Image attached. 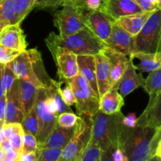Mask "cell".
<instances>
[{"mask_svg":"<svg viewBox=\"0 0 161 161\" xmlns=\"http://www.w3.org/2000/svg\"><path fill=\"white\" fill-rule=\"evenodd\" d=\"M119 149L129 161H148L154 156H161V127H126Z\"/></svg>","mask_w":161,"mask_h":161,"instance_id":"6da1fadb","label":"cell"},{"mask_svg":"<svg viewBox=\"0 0 161 161\" xmlns=\"http://www.w3.org/2000/svg\"><path fill=\"white\" fill-rule=\"evenodd\" d=\"M49 50L65 49L76 55H94L102 52L108 46L94 36L86 27L69 36H62L51 32L45 39Z\"/></svg>","mask_w":161,"mask_h":161,"instance_id":"7a4b0ae2","label":"cell"},{"mask_svg":"<svg viewBox=\"0 0 161 161\" xmlns=\"http://www.w3.org/2000/svg\"><path fill=\"white\" fill-rule=\"evenodd\" d=\"M91 117V138L100 146L102 150L119 149L121 137L126 126L123 124L124 116L121 112L105 114L100 110Z\"/></svg>","mask_w":161,"mask_h":161,"instance_id":"3957f363","label":"cell"},{"mask_svg":"<svg viewBox=\"0 0 161 161\" xmlns=\"http://www.w3.org/2000/svg\"><path fill=\"white\" fill-rule=\"evenodd\" d=\"M9 65L18 80L30 82L38 88L46 87L51 80L45 72L41 53L36 49L20 52Z\"/></svg>","mask_w":161,"mask_h":161,"instance_id":"277c9868","label":"cell"},{"mask_svg":"<svg viewBox=\"0 0 161 161\" xmlns=\"http://www.w3.org/2000/svg\"><path fill=\"white\" fill-rule=\"evenodd\" d=\"M161 9L152 13L141 31L134 37L135 52L155 53L160 52Z\"/></svg>","mask_w":161,"mask_h":161,"instance_id":"5b68a950","label":"cell"},{"mask_svg":"<svg viewBox=\"0 0 161 161\" xmlns=\"http://www.w3.org/2000/svg\"><path fill=\"white\" fill-rule=\"evenodd\" d=\"M64 81L70 85L73 91L77 116H92L98 111L100 98L80 74L70 80Z\"/></svg>","mask_w":161,"mask_h":161,"instance_id":"8992f818","label":"cell"},{"mask_svg":"<svg viewBox=\"0 0 161 161\" xmlns=\"http://www.w3.org/2000/svg\"><path fill=\"white\" fill-rule=\"evenodd\" d=\"M91 117L80 116L78 117L73 137L62 149L58 161H78L80 154L91 138Z\"/></svg>","mask_w":161,"mask_h":161,"instance_id":"52a82bcc","label":"cell"},{"mask_svg":"<svg viewBox=\"0 0 161 161\" xmlns=\"http://www.w3.org/2000/svg\"><path fill=\"white\" fill-rule=\"evenodd\" d=\"M46 97H47L46 87L39 88L34 104L38 119V133L36 135L38 147L46 141L51 130L57 124L58 116L48 109L46 105Z\"/></svg>","mask_w":161,"mask_h":161,"instance_id":"ba28073f","label":"cell"},{"mask_svg":"<svg viewBox=\"0 0 161 161\" xmlns=\"http://www.w3.org/2000/svg\"><path fill=\"white\" fill-rule=\"evenodd\" d=\"M83 14L72 5H63L62 9L55 13L53 20L54 25L59 30L60 36H69L84 28Z\"/></svg>","mask_w":161,"mask_h":161,"instance_id":"9c48e42d","label":"cell"},{"mask_svg":"<svg viewBox=\"0 0 161 161\" xmlns=\"http://www.w3.org/2000/svg\"><path fill=\"white\" fill-rule=\"evenodd\" d=\"M83 22L94 36L108 46L113 20L101 10L89 11L83 14Z\"/></svg>","mask_w":161,"mask_h":161,"instance_id":"30bf717a","label":"cell"},{"mask_svg":"<svg viewBox=\"0 0 161 161\" xmlns=\"http://www.w3.org/2000/svg\"><path fill=\"white\" fill-rule=\"evenodd\" d=\"M50 51L56 63L60 81L70 80L79 75L76 54L61 48L53 49Z\"/></svg>","mask_w":161,"mask_h":161,"instance_id":"8fae6325","label":"cell"},{"mask_svg":"<svg viewBox=\"0 0 161 161\" xmlns=\"http://www.w3.org/2000/svg\"><path fill=\"white\" fill-rule=\"evenodd\" d=\"M6 113H5L4 122L19 123L23 119L24 113L23 105L19 93V80L17 79L13 84L12 87L6 93Z\"/></svg>","mask_w":161,"mask_h":161,"instance_id":"7c38bea8","label":"cell"},{"mask_svg":"<svg viewBox=\"0 0 161 161\" xmlns=\"http://www.w3.org/2000/svg\"><path fill=\"white\" fill-rule=\"evenodd\" d=\"M100 10L113 21L121 17L143 12L133 0H104Z\"/></svg>","mask_w":161,"mask_h":161,"instance_id":"4fadbf2b","label":"cell"},{"mask_svg":"<svg viewBox=\"0 0 161 161\" xmlns=\"http://www.w3.org/2000/svg\"><path fill=\"white\" fill-rule=\"evenodd\" d=\"M0 45L22 52L27 50L28 42L20 24L9 25L0 32Z\"/></svg>","mask_w":161,"mask_h":161,"instance_id":"5bb4252c","label":"cell"},{"mask_svg":"<svg viewBox=\"0 0 161 161\" xmlns=\"http://www.w3.org/2000/svg\"><path fill=\"white\" fill-rule=\"evenodd\" d=\"M102 51L106 55L108 60L111 88H117L118 83L129 64V58L108 47L104 49Z\"/></svg>","mask_w":161,"mask_h":161,"instance_id":"9a60e30c","label":"cell"},{"mask_svg":"<svg viewBox=\"0 0 161 161\" xmlns=\"http://www.w3.org/2000/svg\"><path fill=\"white\" fill-rule=\"evenodd\" d=\"M136 126L153 128L161 127V94L149 96L147 107L137 119Z\"/></svg>","mask_w":161,"mask_h":161,"instance_id":"2e32d148","label":"cell"},{"mask_svg":"<svg viewBox=\"0 0 161 161\" xmlns=\"http://www.w3.org/2000/svg\"><path fill=\"white\" fill-rule=\"evenodd\" d=\"M108 47L126 56H129L130 53L135 52L134 36H130L113 22Z\"/></svg>","mask_w":161,"mask_h":161,"instance_id":"e0dca14e","label":"cell"},{"mask_svg":"<svg viewBox=\"0 0 161 161\" xmlns=\"http://www.w3.org/2000/svg\"><path fill=\"white\" fill-rule=\"evenodd\" d=\"M145 83V79L141 73H136L133 61L129 58V64L127 65L125 72L121 77L117 85V89L123 97H125L135 90L140 86H143Z\"/></svg>","mask_w":161,"mask_h":161,"instance_id":"ac0fdd59","label":"cell"},{"mask_svg":"<svg viewBox=\"0 0 161 161\" xmlns=\"http://www.w3.org/2000/svg\"><path fill=\"white\" fill-rule=\"evenodd\" d=\"M95 58L96 80L99 98L103 96L111 88L110 82V69L108 60L103 51L94 55Z\"/></svg>","mask_w":161,"mask_h":161,"instance_id":"d6986e66","label":"cell"},{"mask_svg":"<svg viewBox=\"0 0 161 161\" xmlns=\"http://www.w3.org/2000/svg\"><path fill=\"white\" fill-rule=\"evenodd\" d=\"M152 13L153 12H142L131 14V15L124 16V17L116 19L113 22L119 28L129 33L130 36L135 37L141 31Z\"/></svg>","mask_w":161,"mask_h":161,"instance_id":"ffe728a7","label":"cell"},{"mask_svg":"<svg viewBox=\"0 0 161 161\" xmlns=\"http://www.w3.org/2000/svg\"><path fill=\"white\" fill-rule=\"evenodd\" d=\"M79 74L86 80L99 97L96 80L95 58L93 55H77Z\"/></svg>","mask_w":161,"mask_h":161,"instance_id":"44dd1931","label":"cell"},{"mask_svg":"<svg viewBox=\"0 0 161 161\" xmlns=\"http://www.w3.org/2000/svg\"><path fill=\"white\" fill-rule=\"evenodd\" d=\"M75 130V127L71 128H64L58 126H54L46 141L39 146L40 148H59L63 149L73 137Z\"/></svg>","mask_w":161,"mask_h":161,"instance_id":"7402d4cb","label":"cell"},{"mask_svg":"<svg viewBox=\"0 0 161 161\" xmlns=\"http://www.w3.org/2000/svg\"><path fill=\"white\" fill-rule=\"evenodd\" d=\"M129 58L138 60V64L133 63V64L135 69L141 72H151L160 69L161 52L155 53L133 52L129 55Z\"/></svg>","mask_w":161,"mask_h":161,"instance_id":"603a6c76","label":"cell"},{"mask_svg":"<svg viewBox=\"0 0 161 161\" xmlns=\"http://www.w3.org/2000/svg\"><path fill=\"white\" fill-rule=\"evenodd\" d=\"M124 99L116 87L108 90L99 100V110L105 114H114L121 112Z\"/></svg>","mask_w":161,"mask_h":161,"instance_id":"cb8c5ba5","label":"cell"},{"mask_svg":"<svg viewBox=\"0 0 161 161\" xmlns=\"http://www.w3.org/2000/svg\"><path fill=\"white\" fill-rule=\"evenodd\" d=\"M3 127L5 136L13 149L20 153L23 148V136L25 134L21 124L19 123H4Z\"/></svg>","mask_w":161,"mask_h":161,"instance_id":"d4e9b609","label":"cell"},{"mask_svg":"<svg viewBox=\"0 0 161 161\" xmlns=\"http://www.w3.org/2000/svg\"><path fill=\"white\" fill-rule=\"evenodd\" d=\"M38 89L37 86L30 82L19 80V93L25 114L34 106Z\"/></svg>","mask_w":161,"mask_h":161,"instance_id":"484cf974","label":"cell"},{"mask_svg":"<svg viewBox=\"0 0 161 161\" xmlns=\"http://www.w3.org/2000/svg\"><path fill=\"white\" fill-rule=\"evenodd\" d=\"M149 96L157 95L161 94V69L153 71L149 76L145 80L142 86Z\"/></svg>","mask_w":161,"mask_h":161,"instance_id":"4316f807","label":"cell"},{"mask_svg":"<svg viewBox=\"0 0 161 161\" xmlns=\"http://www.w3.org/2000/svg\"><path fill=\"white\" fill-rule=\"evenodd\" d=\"M102 149L98 143L91 138L87 145L80 154L78 161H101Z\"/></svg>","mask_w":161,"mask_h":161,"instance_id":"83f0119b","label":"cell"},{"mask_svg":"<svg viewBox=\"0 0 161 161\" xmlns=\"http://www.w3.org/2000/svg\"><path fill=\"white\" fill-rule=\"evenodd\" d=\"M3 22L8 25L20 24L17 22L13 0H0V23Z\"/></svg>","mask_w":161,"mask_h":161,"instance_id":"f1b7e54d","label":"cell"},{"mask_svg":"<svg viewBox=\"0 0 161 161\" xmlns=\"http://www.w3.org/2000/svg\"><path fill=\"white\" fill-rule=\"evenodd\" d=\"M14 12L18 23L22 20L35 8V0H13Z\"/></svg>","mask_w":161,"mask_h":161,"instance_id":"f546056e","label":"cell"},{"mask_svg":"<svg viewBox=\"0 0 161 161\" xmlns=\"http://www.w3.org/2000/svg\"><path fill=\"white\" fill-rule=\"evenodd\" d=\"M20 124L24 131L31 134L36 137L38 133V119L35 106H33L30 111L25 113Z\"/></svg>","mask_w":161,"mask_h":161,"instance_id":"4dcf8cb0","label":"cell"},{"mask_svg":"<svg viewBox=\"0 0 161 161\" xmlns=\"http://www.w3.org/2000/svg\"><path fill=\"white\" fill-rule=\"evenodd\" d=\"M62 153L59 148H40L37 150L36 161H58Z\"/></svg>","mask_w":161,"mask_h":161,"instance_id":"1f68e13d","label":"cell"},{"mask_svg":"<svg viewBox=\"0 0 161 161\" xmlns=\"http://www.w3.org/2000/svg\"><path fill=\"white\" fill-rule=\"evenodd\" d=\"M17 79L9 65V63L2 65V81H3L5 94L12 87L13 84Z\"/></svg>","mask_w":161,"mask_h":161,"instance_id":"d6a6232c","label":"cell"},{"mask_svg":"<svg viewBox=\"0 0 161 161\" xmlns=\"http://www.w3.org/2000/svg\"><path fill=\"white\" fill-rule=\"evenodd\" d=\"M79 116L72 112H64L57 117V124L64 128H71L75 127Z\"/></svg>","mask_w":161,"mask_h":161,"instance_id":"836d02e7","label":"cell"},{"mask_svg":"<svg viewBox=\"0 0 161 161\" xmlns=\"http://www.w3.org/2000/svg\"><path fill=\"white\" fill-rule=\"evenodd\" d=\"M58 83H59V92L60 94H61V97H62L64 103H65L68 106H71V105H75V97H74L73 91H72L70 85H69L66 81H64V86H63L62 82L61 81H58Z\"/></svg>","mask_w":161,"mask_h":161,"instance_id":"e575fe53","label":"cell"},{"mask_svg":"<svg viewBox=\"0 0 161 161\" xmlns=\"http://www.w3.org/2000/svg\"><path fill=\"white\" fill-rule=\"evenodd\" d=\"M38 149L39 147L36 137L31 134L25 132L23 136L22 152H36Z\"/></svg>","mask_w":161,"mask_h":161,"instance_id":"d590c367","label":"cell"},{"mask_svg":"<svg viewBox=\"0 0 161 161\" xmlns=\"http://www.w3.org/2000/svg\"><path fill=\"white\" fill-rule=\"evenodd\" d=\"M20 52L0 45V64H5L14 61Z\"/></svg>","mask_w":161,"mask_h":161,"instance_id":"8d00e7d4","label":"cell"},{"mask_svg":"<svg viewBox=\"0 0 161 161\" xmlns=\"http://www.w3.org/2000/svg\"><path fill=\"white\" fill-rule=\"evenodd\" d=\"M65 0H35V7L39 9H54L62 6Z\"/></svg>","mask_w":161,"mask_h":161,"instance_id":"74e56055","label":"cell"},{"mask_svg":"<svg viewBox=\"0 0 161 161\" xmlns=\"http://www.w3.org/2000/svg\"><path fill=\"white\" fill-rule=\"evenodd\" d=\"M143 12H154L157 9H160L152 0H133Z\"/></svg>","mask_w":161,"mask_h":161,"instance_id":"f35d334b","label":"cell"},{"mask_svg":"<svg viewBox=\"0 0 161 161\" xmlns=\"http://www.w3.org/2000/svg\"><path fill=\"white\" fill-rule=\"evenodd\" d=\"M137 119H138V117L135 113H129L127 116H124V119H123V124L127 127L133 128V127H136Z\"/></svg>","mask_w":161,"mask_h":161,"instance_id":"ab89813d","label":"cell"},{"mask_svg":"<svg viewBox=\"0 0 161 161\" xmlns=\"http://www.w3.org/2000/svg\"><path fill=\"white\" fill-rule=\"evenodd\" d=\"M37 160V151L36 152H21L18 161H36Z\"/></svg>","mask_w":161,"mask_h":161,"instance_id":"60d3db41","label":"cell"},{"mask_svg":"<svg viewBox=\"0 0 161 161\" xmlns=\"http://www.w3.org/2000/svg\"><path fill=\"white\" fill-rule=\"evenodd\" d=\"M112 158L113 161H129L125 154L120 149H116L112 153Z\"/></svg>","mask_w":161,"mask_h":161,"instance_id":"b9f144b4","label":"cell"},{"mask_svg":"<svg viewBox=\"0 0 161 161\" xmlns=\"http://www.w3.org/2000/svg\"><path fill=\"white\" fill-rule=\"evenodd\" d=\"M6 94L0 97V119L4 120L5 113H6Z\"/></svg>","mask_w":161,"mask_h":161,"instance_id":"7bdbcfd3","label":"cell"},{"mask_svg":"<svg viewBox=\"0 0 161 161\" xmlns=\"http://www.w3.org/2000/svg\"><path fill=\"white\" fill-rule=\"evenodd\" d=\"M113 150L112 149H106L102 150L101 153V161H113L112 158V153Z\"/></svg>","mask_w":161,"mask_h":161,"instance_id":"ee69618b","label":"cell"},{"mask_svg":"<svg viewBox=\"0 0 161 161\" xmlns=\"http://www.w3.org/2000/svg\"><path fill=\"white\" fill-rule=\"evenodd\" d=\"M2 65L3 64H0V97L4 95V94H6L3 86V81H2Z\"/></svg>","mask_w":161,"mask_h":161,"instance_id":"f6af8a7d","label":"cell"},{"mask_svg":"<svg viewBox=\"0 0 161 161\" xmlns=\"http://www.w3.org/2000/svg\"><path fill=\"white\" fill-rule=\"evenodd\" d=\"M6 140V136H5L4 130H3V128L0 129V145L3 144Z\"/></svg>","mask_w":161,"mask_h":161,"instance_id":"bcb514c9","label":"cell"},{"mask_svg":"<svg viewBox=\"0 0 161 161\" xmlns=\"http://www.w3.org/2000/svg\"><path fill=\"white\" fill-rule=\"evenodd\" d=\"M4 157H5L4 150H3V147H2V146L0 145V161H3V159H4Z\"/></svg>","mask_w":161,"mask_h":161,"instance_id":"7dc6e473","label":"cell"},{"mask_svg":"<svg viewBox=\"0 0 161 161\" xmlns=\"http://www.w3.org/2000/svg\"><path fill=\"white\" fill-rule=\"evenodd\" d=\"M148 161H161V156H154L152 157Z\"/></svg>","mask_w":161,"mask_h":161,"instance_id":"c3c4849f","label":"cell"},{"mask_svg":"<svg viewBox=\"0 0 161 161\" xmlns=\"http://www.w3.org/2000/svg\"><path fill=\"white\" fill-rule=\"evenodd\" d=\"M7 25H8L7 23H4V22H3V23H0V32L3 31V28H4L6 26H7Z\"/></svg>","mask_w":161,"mask_h":161,"instance_id":"681fc988","label":"cell"},{"mask_svg":"<svg viewBox=\"0 0 161 161\" xmlns=\"http://www.w3.org/2000/svg\"><path fill=\"white\" fill-rule=\"evenodd\" d=\"M153 2L154 3H155V4H157V6H159V7H160L161 8V6H160V5H161V0H152Z\"/></svg>","mask_w":161,"mask_h":161,"instance_id":"f907efd6","label":"cell"},{"mask_svg":"<svg viewBox=\"0 0 161 161\" xmlns=\"http://www.w3.org/2000/svg\"><path fill=\"white\" fill-rule=\"evenodd\" d=\"M3 161H16V160H12V159L7 158V157H4V159H3Z\"/></svg>","mask_w":161,"mask_h":161,"instance_id":"816d5d0a","label":"cell"},{"mask_svg":"<svg viewBox=\"0 0 161 161\" xmlns=\"http://www.w3.org/2000/svg\"><path fill=\"white\" fill-rule=\"evenodd\" d=\"M4 120H2V119H0V129L3 128V124H4Z\"/></svg>","mask_w":161,"mask_h":161,"instance_id":"f5cc1de1","label":"cell"}]
</instances>
